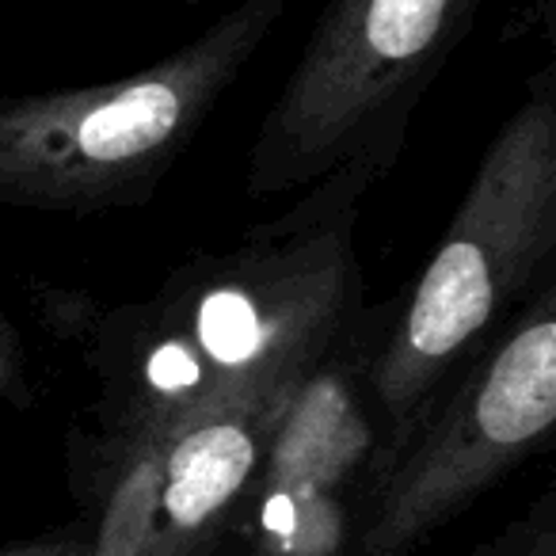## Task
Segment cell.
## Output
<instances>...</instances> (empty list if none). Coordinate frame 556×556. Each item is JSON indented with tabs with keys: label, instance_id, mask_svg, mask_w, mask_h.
<instances>
[{
	"label": "cell",
	"instance_id": "cell-1",
	"mask_svg": "<svg viewBox=\"0 0 556 556\" xmlns=\"http://www.w3.org/2000/svg\"><path fill=\"white\" fill-rule=\"evenodd\" d=\"M386 172L355 161L225 252L194 255L146 302L100 313L92 363L156 434L298 389L363 313L355 232Z\"/></svg>",
	"mask_w": 556,
	"mask_h": 556
},
{
	"label": "cell",
	"instance_id": "cell-2",
	"mask_svg": "<svg viewBox=\"0 0 556 556\" xmlns=\"http://www.w3.org/2000/svg\"><path fill=\"white\" fill-rule=\"evenodd\" d=\"M457 206L401 298L366 370L370 401L412 427L480 343L553 275L556 260V73L530 77Z\"/></svg>",
	"mask_w": 556,
	"mask_h": 556
},
{
	"label": "cell",
	"instance_id": "cell-3",
	"mask_svg": "<svg viewBox=\"0 0 556 556\" xmlns=\"http://www.w3.org/2000/svg\"><path fill=\"white\" fill-rule=\"evenodd\" d=\"M290 0H240L191 42L126 77L0 96V206L103 214L149 206Z\"/></svg>",
	"mask_w": 556,
	"mask_h": 556
},
{
	"label": "cell",
	"instance_id": "cell-4",
	"mask_svg": "<svg viewBox=\"0 0 556 556\" xmlns=\"http://www.w3.org/2000/svg\"><path fill=\"white\" fill-rule=\"evenodd\" d=\"M484 0H332L263 115L244 187L270 199L355 161L393 172L416 103Z\"/></svg>",
	"mask_w": 556,
	"mask_h": 556
},
{
	"label": "cell",
	"instance_id": "cell-5",
	"mask_svg": "<svg viewBox=\"0 0 556 556\" xmlns=\"http://www.w3.org/2000/svg\"><path fill=\"white\" fill-rule=\"evenodd\" d=\"M457 389L396 488V515H424L545 439L556 424V278L548 275L454 374Z\"/></svg>",
	"mask_w": 556,
	"mask_h": 556
},
{
	"label": "cell",
	"instance_id": "cell-6",
	"mask_svg": "<svg viewBox=\"0 0 556 556\" xmlns=\"http://www.w3.org/2000/svg\"><path fill=\"white\" fill-rule=\"evenodd\" d=\"M290 396L294 389L229 404L168 434L161 503L176 530H199L248 484L260 465L263 434L278 427Z\"/></svg>",
	"mask_w": 556,
	"mask_h": 556
},
{
	"label": "cell",
	"instance_id": "cell-7",
	"mask_svg": "<svg viewBox=\"0 0 556 556\" xmlns=\"http://www.w3.org/2000/svg\"><path fill=\"white\" fill-rule=\"evenodd\" d=\"M24 389V363H20V340L16 332H12V325L4 317H0V408H4V401H12V396Z\"/></svg>",
	"mask_w": 556,
	"mask_h": 556
}]
</instances>
